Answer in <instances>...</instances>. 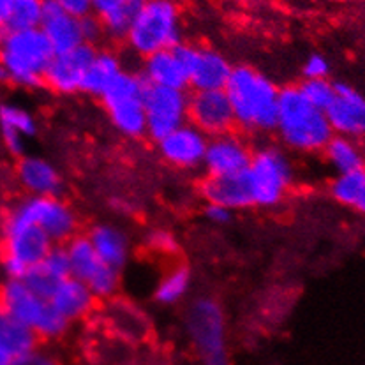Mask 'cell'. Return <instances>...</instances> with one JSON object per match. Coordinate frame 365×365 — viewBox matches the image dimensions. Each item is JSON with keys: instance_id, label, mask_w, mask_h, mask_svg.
Wrapping results in <instances>:
<instances>
[{"instance_id": "4dcf8cb0", "label": "cell", "mask_w": 365, "mask_h": 365, "mask_svg": "<svg viewBox=\"0 0 365 365\" xmlns=\"http://www.w3.org/2000/svg\"><path fill=\"white\" fill-rule=\"evenodd\" d=\"M330 196L342 207L365 215V168L346 175H337L329 187Z\"/></svg>"}, {"instance_id": "3957f363", "label": "cell", "mask_w": 365, "mask_h": 365, "mask_svg": "<svg viewBox=\"0 0 365 365\" xmlns=\"http://www.w3.org/2000/svg\"><path fill=\"white\" fill-rule=\"evenodd\" d=\"M244 180L252 208H275L293 191L297 170L292 154L279 143H263L255 148Z\"/></svg>"}, {"instance_id": "ac0fdd59", "label": "cell", "mask_w": 365, "mask_h": 365, "mask_svg": "<svg viewBox=\"0 0 365 365\" xmlns=\"http://www.w3.org/2000/svg\"><path fill=\"white\" fill-rule=\"evenodd\" d=\"M334 134L365 141V96L349 83H335V98L327 108Z\"/></svg>"}, {"instance_id": "d6a6232c", "label": "cell", "mask_w": 365, "mask_h": 365, "mask_svg": "<svg viewBox=\"0 0 365 365\" xmlns=\"http://www.w3.org/2000/svg\"><path fill=\"white\" fill-rule=\"evenodd\" d=\"M143 2L145 0H128V2H124L122 6H118L117 9L104 14V16L101 18L104 34L113 37V39H125V36H128L129 29L133 27L134 20H136Z\"/></svg>"}, {"instance_id": "9c48e42d", "label": "cell", "mask_w": 365, "mask_h": 365, "mask_svg": "<svg viewBox=\"0 0 365 365\" xmlns=\"http://www.w3.org/2000/svg\"><path fill=\"white\" fill-rule=\"evenodd\" d=\"M145 91L147 83L140 73L125 69L124 74L101 98L103 111L113 131L128 140L147 136L145 125Z\"/></svg>"}, {"instance_id": "e0dca14e", "label": "cell", "mask_w": 365, "mask_h": 365, "mask_svg": "<svg viewBox=\"0 0 365 365\" xmlns=\"http://www.w3.org/2000/svg\"><path fill=\"white\" fill-rule=\"evenodd\" d=\"M96 50L98 48L91 44H81L71 51L55 53L44 74V87L58 96L80 94L85 73Z\"/></svg>"}, {"instance_id": "836d02e7", "label": "cell", "mask_w": 365, "mask_h": 365, "mask_svg": "<svg viewBox=\"0 0 365 365\" xmlns=\"http://www.w3.org/2000/svg\"><path fill=\"white\" fill-rule=\"evenodd\" d=\"M300 94L304 96L312 106L327 111L335 98V83L329 78L325 80H302L299 83Z\"/></svg>"}, {"instance_id": "ab89813d", "label": "cell", "mask_w": 365, "mask_h": 365, "mask_svg": "<svg viewBox=\"0 0 365 365\" xmlns=\"http://www.w3.org/2000/svg\"><path fill=\"white\" fill-rule=\"evenodd\" d=\"M14 365H58V362L51 353L37 348L32 353H29V355H25L21 360H18Z\"/></svg>"}, {"instance_id": "b9f144b4", "label": "cell", "mask_w": 365, "mask_h": 365, "mask_svg": "<svg viewBox=\"0 0 365 365\" xmlns=\"http://www.w3.org/2000/svg\"><path fill=\"white\" fill-rule=\"evenodd\" d=\"M11 2H13V0H0V25H2V27H6L7 18H9Z\"/></svg>"}, {"instance_id": "4316f807", "label": "cell", "mask_w": 365, "mask_h": 365, "mask_svg": "<svg viewBox=\"0 0 365 365\" xmlns=\"http://www.w3.org/2000/svg\"><path fill=\"white\" fill-rule=\"evenodd\" d=\"M125 67L120 55L111 50H96L87 73H85L81 94L101 99L111 85L124 74Z\"/></svg>"}, {"instance_id": "6da1fadb", "label": "cell", "mask_w": 365, "mask_h": 365, "mask_svg": "<svg viewBox=\"0 0 365 365\" xmlns=\"http://www.w3.org/2000/svg\"><path fill=\"white\" fill-rule=\"evenodd\" d=\"M225 92L232 104L235 128L259 136L274 133L281 87L267 73L249 64L233 66Z\"/></svg>"}, {"instance_id": "2e32d148", "label": "cell", "mask_w": 365, "mask_h": 365, "mask_svg": "<svg viewBox=\"0 0 365 365\" xmlns=\"http://www.w3.org/2000/svg\"><path fill=\"white\" fill-rule=\"evenodd\" d=\"M205 136L235 131L232 104L225 88L222 91H192L189 94V120Z\"/></svg>"}, {"instance_id": "5b68a950", "label": "cell", "mask_w": 365, "mask_h": 365, "mask_svg": "<svg viewBox=\"0 0 365 365\" xmlns=\"http://www.w3.org/2000/svg\"><path fill=\"white\" fill-rule=\"evenodd\" d=\"M51 247L53 242L39 226L14 207L7 212L0 232V265L7 279H24L43 262Z\"/></svg>"}, {"instance_id": "d4e9b609", "label": "cell", "mask_w": 365, "mask_h": 365, "mask_svg": "<svg viewBox=\"0 0 365 365\" xmlns=\"http://www.w3.org/2000/svg\"><path fill=\"white\" fill-rule=\"evenodd\" d=\"M39 339L0 304V365H14L37 349Z\"/></svg>"}, {"instance_id": "ba28073f", "label": "cell", "mask_w": 365, "mask_h": 365, "mask_svg": "<svg viewBox=\"0 0 365 365\" xmlns=\"http://www.w3.org/2000/svg\"><path fill=\"white\" fill-rule=\"evenodd\" d=\"M0 304L37 339H61L69 323L55 311L48 297L34 292L24 279H6L0 284Z\"/></svg>"}, {"instance_id": "e575fe53", "label": "cell", "mask_w": 365, "mask_h": 365, "mask_svg": "<svg viewBox=\"0 0 365 365\" xmlns=\"http://www.w3.org/2000/svg\"><path fill=\"white\" fill-rule=\"evenodd\" d=\"M304 80H325L330 76V62L325 55L311 53L302 64Z\"/></svg>"}, {"instance_id": "83f0119b", "label": "cell", "mask_w": 365, "mask_h": 365, "mask_svg": "<svg viewBox=\"0 0 365 365\" xmlns=\"http://www.w3.org/2000/svg\"><path fill=\"white\" fill-rule=\"evenodd\" d=\"M69 275L71 268L66 247L64 245H53L51 251L44 256L43 262L25 275L24 281L31 286L34 292L48 297L51 289L57 286V282L69 277Z\"/></svg>"}, {"instance_id": "7402d4cb", "label": "cell", "mask_w": 365, "mask_h": 365, "mask_svg": "<svg viewBox=\"0 0 365 365\" xmlns=\"http://www.w3.org/2000/svg\"><path fill=\"white\" fill-rule=\"evenodd\" d=\"M51 305L55 311L66 319L69 325L81 322V319L88 318L94 312L98 299L94 293L87 288L81 281L74 277H66L61 282H57L51 293L48 295Z\"/></svg>"}, {"instance_id": "7bdbcfd3", "label": "cell", "mask_w": 365, "mask_h": 365, "mask_svg": "<svg viewBox=\"0 0 365 365\" xmlns=\"http://www.w3.org/2000/svg\"><path fill=\"white\" fill-rule=\"evenodd\" d=\"M6 36H7V29L0 25V46H2L4 41H6Z\"/></svg>"}, {"instance_id": "d590c367", "label": "cell", "mask_w": 365, "mask_h": 365, "mask_svg": "<svg viewBox=\"0 0 365 365\" xmlns=\"http://www.w3.org/2000/svg\"><path fill=\"white\" fill-rule=\"evenodd\" d=\"M81 24V36H83V43L96 46V43L104 36L103 24H101V18L96 16L94 13L88 14V16L80 18Z\"/></svg>"}, {"instance_id": "484cf974", "label": "cell", "mask_w": 365, "mask_h": 365, "mask_svg": "<svg viewBox=\"0 0 365 365\" xmlns=\"http://www.w3.org/2000/svg\"><path fill=\"white\" fill-rule=\"evenodd\" d=\"M205 203L221 205L232 212L252 208L244 175L235 177H205L200 185Z\"/></svg>"}, {"instance_id": "5bb4252c", "label": "cell", "mask_w": 365, "mask_h": 365, "mask_svg": "<svg viewBox=\"0 0 365 365\" xmlns=\"http://www.w3.org/2000/svg\"><path fill=\"white\" fill-rule=\"evenodd\" d=\"M255 148L244 136L235 131L208 138L203 168L207 177H235L242 175L251 163Z\"/></svg>"}, {"instance_id": "9a60e30c", "label": "cell", "mask_w": 365, "mask_h": 365, "mask_svg": "<svg viewBox=\"0 0 365 365\" xmlns=\"http://www.w3.org/2000/svg\"><path fill=\"white\" fill-rule=\"evenodd\" d=\"M155 145L159 158L168 166L180 171H196L203 168L208 136H205L191 122H185L173 133L155 141Z\"/></svg>"}, {"instance_id": "f1b7e54d", "label": "cell", "mask_w": 365, "mask_h": 365, "mask_svg": "<svg viewBox=\"0 0 365 365\" xmlns=\"http://www.w3.org/2000/svg\"><path fill=\"white\" fill-rule=\"evenodd\" d=\"M192 272L187 265L175 263L163 272L159 281L155 282L152 297L163 307H175L189 299L192 292Z\"/></svg>"}, {"instance_id": "4fadbf2b", "label": "cell", "mask_w": 365, "mask_h": 365, "mask_svg": "<svg viewBox=\"0 0 365 365\" xmlns=\"http://www.w3.org/2000/svg\"><path fill=\"white\" fill-rule=\"evenodd\" d=\"M192 91H222L228 83L233 64L225 53L210 46L182 43L177 46Z\"/></svg>"}, {"instance_id": "f35d334b", "label": "cell", "mask_w": 365, "mask_h": 365, "mask_svg": "<svg viewBox=\"0 0 365 365\" xmlns=\"http://www.w3.org/2000/svg\"><path fill=\"white\" fill-rule=\"evenodd\" d=\"M235 212L230 210V208L221 207V205H205V217H207L208 222L215 226H226L233 221Z\"/></svg>"}, {"instance_id": "8fae6325", "label": "cell", "mask_w": 365, "mask_h": 365, "mask_svg": "<svg viewBox=\"0 0 365 365\" xmlns=\"http://www.w3.org/2000/svg\"><path fill=\"white\" fill-rule=\"evenodd\" d=\"M69 258L71 277L83 282L98 300H110L120 288V272L99 258L85 235H76L64 245Z\"/></svg>"}, {"instance_id": "7c38bea8", "label": "cell", "mask_w": 365, "mask_h": 365, "mask_svg": "<svg viewBox=\"0 0 365 365\" xmlns=\"http://www.w3.org/2000/svg\"><path fill=\"white\" fill-rule=\"evenodd\" d=\"M189 120V94L178 88L148 87L145 91L147 136L159 141Z\"/></svg>"}, {"instance_id": "ee69618b", "label": "cell", "mask_w": 365, "mask_h": 365, "mask_svg": "<svg viewBox=\"0 0 365 365\" xmlns=\"http://www.w3.org/2000/svg\"><path fill=\"white\" fill-rule=\"evenodd\" d=\"M362 148H364V158H365V141L362 143Z\"/></svg>"}, {"instance_id": "8992f818", "label": "cell", "mask_w": 365, "mask_h": 365, "mask_svg": "<svg viewBox=\"0 0 365 365\" xmlns=\"http://www.w3.org/2000/svg\"><path fill=\"white\" fill-rule=\"evenodd\" d=\"M125 44L141 61L182 44V14L175 0H145L125 36Z\"/></svg>"}, {"instance_id": "1f68e13d", "label": "cell", "mask_w": 365, "mask_h": 365, "mask_svg": "<svg viewBox=\"0 0 365 365\" xmlns=\"http://www.w3.org/2000/svg\"><path fill=\"white\" fill-rule=\"evenodd\" d=\"M44 6H46V0H13L6 29L9 32L39 29Z\"/></svg>"}, {"instance_id": "44dd1931", "label": "cell", "mask_w": 365, "mask_h": 365, "mask_svg": "<svg viewBox=\"0 0 365 365\" xmlns=\"http://www.w3.org/2000/svg\"><path fill=\"white\" fill-rule=\"evenodd\" d=\"M85 237L91 240L92 247L106 265L122 272V268L129 263L131 258V240L122 226L115 222L101 221L92 225Z\"/></svg>"}, {"instance_id": "cb8c5ba5", "label": "cell", "mask_w": 365, "mask_h": 365, "mask_svg": "<svg viewBox=\"0 0 365 365\" xmlns=\"http://www.w3.org/2000/svg\"><path fill=\"white\" fill-rule=\"evenodd\" d=\"M39 31L44 34L53 53H64V51H71L85 44L83 36H81L80 18L58 9L50 2H46L44 6Z\"/></svg>"}, {"instance_id": "8d00e7d4", "label": "cell", "mask_w": 365, "mask_h": 365, "mask_svg": "<svg viewBox=\"0 0 365 365\" xmlns=\"http://www.w3.org/2000/svg\"><path fill=\"white\" fill-rule=\"evenodd\" d=\"M148 244L154 251L161 252V255H173L177 251V240H175L173 233L166 232V230H155L148 237Z\"/></svg>"}, {"instance_id": "60d3db41", "label": "cell", "mask_w": 365, "mask_h": 365, "mask_svg": "<svg viewBox=\"0 0 365 365\" xmlns=\"http://www.w3.org/2000/svg\"><path fill=\"white\" fill-rule=\"evenodd\" d=\"M124 2H128V0H92V11H94L96 16L103 18L104 14L117 9V7L122 6Z\"/></svg>"}, {"instance_id": "52a82bcc", "label": "cell", "mask_w": 365, "mask_h": 365, "mask_svg": "<svg viewBox=\"0 0 365 365\" xmlns=\"http://www.w3.org/2000/svg\"><path fill=\"white\" fill-rule=\"evenodd\" d=\"M53 50L39 29L7 31L0 46V67L6 71L9 85L18 88L43 87L44 74L53 58Z\"/></svg>"}, {"instance_id": "30bf717a", "label": "cell", "mask_w": 365, "mask_h": 365, "mask_svg": "<svg viewBox=\"0 0 365 365\" xmlns=\"http://www.w3.org/2000/svg\"><path fill=\"white\" fill-rule=\"evenodd\" d=\"M14 208L39 226L53 245H66L80 235V215L76 208L61 196H25Z\"/></svg>"}, {"instance_id": "74e56055", "label": "cell", "mask_w": 365, "mask_h": 365, "mask_svg": "<svg viewBox=\"0 0 365 365\" xmlns=\"http://www.w3.org/2000/svg\"><path fill=\"white\" fill-rule=\"evenodd\" d=\"M46 2L53 4L55 7L76 18H85L94 13L92 11V0H46Z\"/></svg>"}, {"instance_id": "f546056e", "label": "cell", "mask_w": 365, "mask_h": 365, "mask_svg": "<svg viewBox=\"0 0 365 365\" xmlns=\"http://www.w3.org/2000/svg\"><path fill=\"white\" fill-rule=\"evenodd\" d=\"M323 159L337 175L351 173L365 168L362 143L351 138L334 134L322 152Z\"/></svg>"}, {"instance_id": "d6986e66", "label": "cell", "mask_w": 365, "mask_h": 365, "mask_svg": "<svg viewBox=\"0 0 365 365\" xmlns=\"http://www.w3.org/2000/svg\"><path fill=\"white\" fill-rule=\"evenodd\" d=\"M39 131L36 115L20 103H0V141L14 158L25 155L27 145Z\"/></svg>"}, {"instance_id": "603a6c76", "label": "cell", "mask_w": 365, "mask_h": 365, "mask_svg": "<svg viewBox=\"0 0 365 365\" xmlns=\"http://www.w3.org/2000/svg\"><path fill=\"white\" fill-rule=\"evenodd\" d=\"M140 76L148 87L178 88V91H187L189 87L187 71L177 48L143 58Z\"/></svg>"}, {"instance_id": "ffe728a7", "label": "cell", "mask_w": 365, "mask_h": 365, "mask_svg": "<svg viewBox=\"0 0 365 365\" xmlns=\"http://www.w3.org/2000/svg\"><path fill=\"white\" fill-rule=\"evenodd\" d=\"M16 180L27 196H61L64 178L61 170L48 158L25 154L18 158Z\"/></svg>"}, {"instance_id": "7a4b0ae2", "label": "cell", "mask_w": 365, "mask_h": 365, "mask_svg": "<svg viewBox=\"0 0 365 365\" xmlns=\"http://www.w3.org/2000/svg\"><path fill=\"white\" fill-rule=\"evenodd\" d=\"M274 133L289 154H322L334 136L327 113L300 94L299 85L281 88Z\"/></svg>"}, {"instance_id": "277c9868", "label": "cell", "mask_w": 365, "mask_h": 365, "mask_svg": "<svg viewBox=\"0 0 365 365\" xmlns=\"http://www.w3.org/2000/svg\"><path fill=\"white\" fill-rule=\"evenodd\" d=\"M184 325L201 365H232L228 318L225 307L215 297L198 295L189 302Z\"/></svg>"}]
</instances>
